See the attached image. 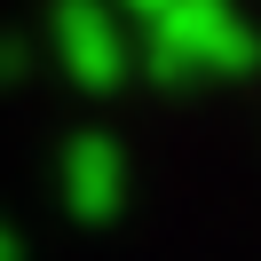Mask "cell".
I'll return each instance as SVG.
<instances>
[{"label":"cell","mask_w":261,"mask_h":261,"mask_svg":"<svg viewBox=\"0 0 261 261\" xmlns=\"http://www.w3.org/2000/svg\"><path fill=\"white\" fill-rule=\"evenodd\" d=\"M261 64V40L253 24L238 16V0H182L166 24H150L143 40V71L166 87H190V80H238V71Z\"/></svg>","instance_id":"cell-1"},{"label":"cell","mask_w":261,"mask_h":261,"mask_svg":"<svg viewBox=\"0 0 261 261\" xmlns=\"http://www.w3.org/2000/svg\"><path fill=\"white\" fill-rule=\"evenodd\" d=\"M48 40H56V64H64L80 87H95V95H111V87L143 64L135 40H127V16H119L111 0H56Z\"/></svg>","instance_id":"cell-2"},{"label":"cell","mask_w":261,"mask_h":261,"mask_svg":"<svg viewBox=\"0 0 261 261\" xmlns=\"http://www.w3.org/2000/svg\"><path fill=\"white\" fill-rule=\"evenodd\" d=\"M64 206L80 214V222H111V214L127 206V150L103 127H80L64 143Z\"/></svg>","instance_id":"cell-3"},{"label":"cell","mask_w":261,"mask_h":261,"mask_svg":"<svg viewBox=\"0 0 261 261\" xmlns=\"http://www.w3.org/2000/svg\"><path fill=\"white\" fill-rule=\"evenodd\" d=\"M111 8H119V16H135V24H166L182 0H111Z\"/></svg>","instance_id":"cell-4"},{"label":"cell","mask_w":261,"mask_h":261,"mask_svg":"<svg viewBox=\"0 0 261 261\" xmlns=\"http://www.w3.org/2000/svg\"><path fill=\"white\" fill-rule=\"evenodd\" d=\"M0 261H16V238H8V229H0Z\"/></svg>","instance_id":"cell-5"}]
</instances>
